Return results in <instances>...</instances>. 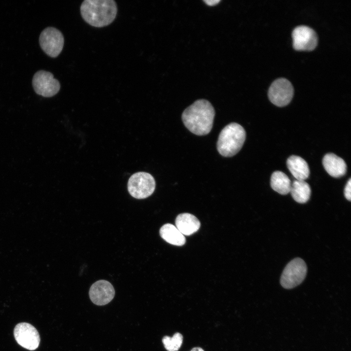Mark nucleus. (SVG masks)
Masks as SVG:
<instances>
[{
    "label": "nucleus",
    "mask_w": 351,
    "mask_h": 351,
    "mask_svg": "<svg viewBox=\"0 0 351 351\" xmlns=\"http://www.w3.org/2000/svg\"><path fill=\"white\" fill-rule=\"evenodd\" d=\"M287 166L296 180H305L309 177L310 169L307 162L297 156H290L287 160Z\"/></svg>",
    "instance_id": "14"
},
{
    "label": "nucleus",
    "mask_w": 351,
    "mask_h": 351,
    "mask_svg": "<svg viewBox=\"0 0 351 351\" xmlns=\"http://www.w3.org/2000/svg\"><path fill=\"white\" fill-rule=\"evenodd\" d=\"M176 227L184 235H190L197 232L200 226L199 220L189 213L178 214L175 221Z\"/></svg>",
    "instance_id": "13"
},
{
    "label": "nucleus",
    "mask_w": 351,
    "mask_h": 351,
    "mask_svg": "<svg viewBox=\"0 0 351 351\" xmlns=\"http://www.w3.org/2000/svg\"><path fill=\"white\" fill-rule=\"evenodd\" d=\"M272 188L283 195L290 193L292 183L288 176L281 171L274 172L271 177Z\"/></svg>",
    "instance_id": "17"
},
{
    "label": "nucleus",
    "mask_w": 351,
    "mask_h": 351,
    "mask_svg": "<svg viewBox=\"0 0 351 351\" xmlns=\"http://www.w3.org/2000/svg\"><path fill=\"white\" fill-rule=\"evenodd\" d=\"M220 0H204V1L206 3V4L210 5V6H213L214 5H216L219 2H220Z\"/></svg>",
    "instance_id": "20"
},
{
    "label": "nucleus",
    "mask_w": 351,
    "mask_h": 351,
    "mask_svg": "<svg viewBox=\"0 0 351 351\" xmlns=\"http://www.w3.org/2000/svg\"><path fill=\"white\" fill-rule=\"evenodd\" d=\"M64 41L62 33L53 27L45 28L39 38V43L41 49L52 58H56L59 55L63 49Z\"/></svg>",
    "instance_id": "6"
},
{
    "label": "nucleus",
    "mask_w": 351,
    "mask_h": 351,
    "mask_svg": "<svg viewBox=\"0 0 351 351\" xmlns=\"http://www.w3.org/2000/svg\"><path fill=\"white\" fill-rule=\"evenodd\" d=\"M215 116L211 103L204 99H198L185 109L182 120L186 127L192 133L206 135L211 131Z\"/></svg>",
    "instance_id": "1"
},
{
    "label": "nucleus",
    "mask_w": 351,
    "mask_h": 351,
    "mask_svg": "<svg viewBox=\"0 0 351 351\" xmlns=\"http://www.w3.org/2000/svg\"><path fill=\"white\" fill-rule=\"evenodd\" d=\"M14 335L17 343L26 349L35 350L39 346V333L30 324L25 322L18 324L14 329Z\"/></svg>",
    "instance_id": "9"
},
{
    "label": "nucleus",
    "mask_w": 351,
    "mask_h": 351,
    "mask_svg": "<svg viewBox=\"0 0 351 351\" xmlns=\"http://www.w3.org/2000/svg\"><path fill=\"white\" fill-rule=\"evenodd\" d=\"M115 294L113 285L105 280L96 281L89 290L90 299L93 303L98 306L109 303L113 299Z\"/></svg>",
    "instance_id": "11"
},
{
    "label": "nucleus",
    "mask_w": 351,
    "mask_h": 351,
    "mask_svg": "<svg viewBox=\"0 0 351 351\" xmlns=\"http://www.w3.org/2000/svg\"><path fill=\"white\" fill-rule=\"evenodd\" d=\"M183 342V336L179 333L176 332L173 337L165 336L162 338V343L165 348L168 351H177L180 348Z\"/></svg>",
    "instance_id": "18"
},
{
    "label": "nucleus",
    "mask_w": 351,
    "mask_h": 351,
    "mask_svg": "<svg viewBox=\"0 0 351 351\" xmlns=\"http://www.w3.org/2000/svg\"><path fill=\"white\" fill-rule=\"evenodd\" d=\"M191 351H204L200 347H195L193 348Z\"/></svg>",
    "instance_id": "21"
},
{
    "label": "nucleus",
    "mask_w": 351,
    "mask_h": 351,
    "mask_svg": "<svg viewBox=\"0 0 351 351\" xmlns=\"http://www.w3.org/2000/svg\"><path fill=\"white\" fill-rule=\"evenodd\" d=\"M161 237L167 242L176 246H182L186 242L184 235L174 225H163L159 230Z\"/></svg>",
    "instance_id": "15"
},
{
    "label": "nucleus",
    "mask_w": 351,
    "mask_h": 351,
    "mask_svg": "<svg viewBox=\"0 0 351 351\" xmlns=\"http://www.w3.org/2000/svg\"><path fill=\"white\" fill-rule=\"evenodd\" d=\"M293 92V87L290 81L285 78H279L271 84L268 91V97L273 104L283 107L291 102Z\"/></svg>",
    "instance_id": "8"
},
{
    "label": "nucleus",
    "mask_w": 351,
    "mask_h": 351,
    "mask_svg": "<svg viewBox=\"0 0 351 351\" xmlns=\"http://www.w3.org/2000/svg\"><path fill=\"white\" fill-rule=\"evenodd\" d=\"M307 268L304 261L296 258L290 261L284 268L280 278L281 286L287 289L298 286L305 279Z\"/></svg>",
    "instance_id": "5"
},
{
    "label": "nucleus",
    "mask_w": 351,
    "mask_h": 351,
    "mask_svg": "<svg viewBox=\"0 0 351 351\" xmlns=\"http://www.w3.org/2000/svg\"><path fill=\"white\" fill-rule=\"evenodd\" d=\"M32 85L35 92L44 97H51L59 91L60 85L52 73L44 70L37 72L33 76Z\"/></svg>",
    "instance_id": "7"
},
{
    "label": "nucleus",
    "mask_w": 351,
    "mask_h": 351,
    "mask_svg": "<svg viewBox=\"0 0 351 351\" xmlns=\"http://www.w3.org/2000/svg\"><path fill=\"white\" fill-rule=\"evenodd\" d=\"M290 192L295 201L305 203L310 199L311 189L309 184L305 180L296 179L292 183Z\"/></svg>",
    "instance_id": "16"
},
{
    "label": "nucleus",
    "mask_w": 351,
    "mask_h": 351,
    "mask_svg": "<svg viewBox=\"0 0 351 351\" xmlns=\"http://www.w3.org/2000/svg\"><path fill=\"white\" fill-rule=\"evenodd\" d=\"M246 138L243 127L232 122L226 125L220 132L217 141L218 153L224 157H231L241 149Z\"/></svg>",
    "instance_id": "3"
},
{
    "label": "nucleus",
    "mask_w": 351,
    "mask_h": 351,
    "mask_svg": "<svg viewBox=\"0 0 351 351\" xmlns=\"http://www.w3.org/2000/svg\"><path fill=\"white\" fill-rule=\"evenodd\" d=\"M322 163L326 172L332 177H340L346 173L347 165L345 161L334 154L325 155Z\"/></svg>",
    "instance_id": "12"
},
{
    "label": "nucleus",
    "mask_w": 351,
    "mask_h": 351,
    "mask_svg": "<svg viewBox=\"0 0 351 351\" xmlns=\"http://www.w3.org/2000/svg\"><path fill=\"white\" fill-rule=\"evenodd\" d=\"M344 195L349 201L351 199V179L350 178L347 182L344 189Z\"/></svg>",
    "instance_id": "19"
},
{
    "label": "nucleus",
    "mask_w": 351,
    "mask_h": 351,
    "mask_svg": "<svg viewBox=\"0 0 351 351\" xmlns=\"http://www.w3.org/2000/svg\"><path fill=\"white\" fill-rule=\"evenodd\" d=\"M82 18L89 24L96 27L107 26L115 19L117 5L114 0H85L80 6Z\"/></svg>",
    "instance_id": "2"
},
{
    "label": "nucleus",
    "mask_w": 351,
    "mask_h": 351,
    "mask_svg": "<svg viewBox=\"0 0 351 351\" xmlns=\"http://www.w3.org/2000/svg\"><path fill=\"white\" fill-rule=\"evenodd\" d=\"M156 182L153 176L146 172H137L129 178L128 190L131 196L136 199H144L154 192Z\"/></svg>",
    "instance_id": "4"
},
{
    "label": "nucleus",
    "mask_w": 351,
    "mask_h": 351,
    "mask_svg": "<svg viewBox=\"0 0 351 351\" xmlns=\"http://www.w3.org/2000/svg\"><path fill=\"white\" fill-rule=\"evenodd\" d=\"M293 47L296 50L312 51L316 46L318 42L317 35L312 28L300 25L292 31Z\"/></svg>",
    "instance_id": "10"
}]
</instances>
